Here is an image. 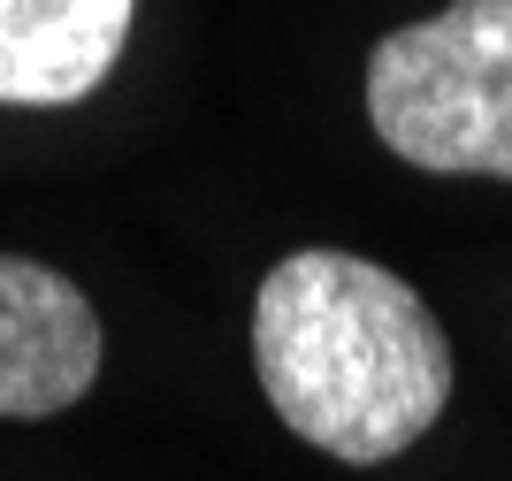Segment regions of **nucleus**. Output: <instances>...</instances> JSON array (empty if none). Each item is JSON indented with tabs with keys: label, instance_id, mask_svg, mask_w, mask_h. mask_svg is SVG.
<instances>
[{
	"label": "nucleus",
	"instance_id": "f257e3e1",
	"mask_svg": "<svg viewBox=\"0 0 512 481\" xmlns=\"http://www.w3.org/2000/svg\"><path fill=\"white\" fill-rule=\"evenodd\" d=\"M253 367L291 436L383 466L444 420L451 344L406 275L360 252H291L253 298Z\"/></svg>",
	"mask_w": 512,
	"mask_h": 481
},
{
	"label": "nucleus",
	"instance_id": "f03ea898",
	"mask_svg": "<svg viewBox=\"0 0 512 481\" xmlns=\"http://www.w3.org/2000/svg\"><path fill=\"white\" fill-rule=\"evenodd\" d=\"M367 123L428 176L512 184V0H451L375 39Z\"/></svg>",
	"mask_w": 512,
	"mask_h": 481
},
{
	"label": "nucleus",
	"instance_id": "7ed1b4c3",
	"mask_svg": "<svg viewBox=\"0 0 512 481\" xmlns=\"http://www.w3.org/2000/svg\"><path fill=\"white\" fill-rule=\"evenodd\" d=\"M100 375V314L69 275L0 252V420H46Z\"/></svg>",
	"mask_w": 512,
	"mask_h": 481
},
{
	"label": "nucleus",
	"instance_id": "20e7f679",
	"mask_svg": "<svg viewBox=\"0 0 512 481\" xmlns=\"http://www.w3.org/2000/svg\"><path fill=\"white\" fill-rule=\"evenodd\" d=\"M130 39V0H0V100H85Z\"/></svg>",
	"mask_w": 512,
	"mask_h": 481
}]
</instances>
